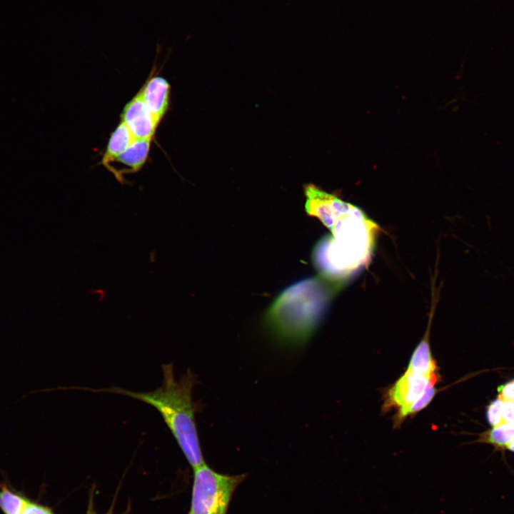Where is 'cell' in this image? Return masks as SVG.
<instances>
[{
    "label": "cell",
    "mask_w": 514,
    "mask_h": 514,
    "mask_svg": "<svg viewBox=\"0 0 514 514\" xmlns=\"http://www.w3.org/2000/svg\"><path fill=\"white\" fill-rule=\"evenodd\" d=\"M326 227L331 235L316 245L313 262L320 276L343 283L371 261L380 227L346 201Z\"/></svg>",
    "instance_id": "obj_1"
},
{
    "label": "cell",
    "mask_w": 514,
    "mask_h": 514,
    "mask_svg": "<svg viewBox=\"0 0 514 514\" xmlns=\"http://www.w3.org/2000/svg\"><path fill=\"white\" fill-rule=\"evenodd\" d=\"M163 384L152 391L135 392L113 386L107 388L68 387L94 393H110L131 397L147 403L159 413L188 463L196 468L205 463L196 424L195 415L201 405L192 398L198 380L190 369L178 381L174 377L172 363L163 364Z\"/></svg>",
    "instance_id": "obj_2"
},
{
    "label": "cell",
    "mask_w": 514,
    "mask_h": 514,
    "mask_svg": "<svg viewBox=\"0 0 514 514\" xmlns=\"http://www.w3.org/2000/svg\"><path fill=\"white\" fill-rule=\"evenodd\" d=\"M342 285L320 275L291 285L267 310L264 317L266 327L281 341L291 343L307 341Z\"/></svg>",
    "instance_id": "obj_3"
},
{
    "label": "cell",
    "mask_w": 514,
    "mask_h": 514,
    "mask_svg": "<svg viewBox=\"0 0 514 514\" xmlns=\"http://www.w3.org/2000/svg\"><path fill=\"white\" fill-rule=\"evenodd\" d=\"M246 478L218 473L205 463L194 468L188 514H227L235 490Z\"/></svg>",
    "instance_id": "obj_4"
},
{
    "label": "cell",
    "mask_w": 514,
    "mask_h": 514,
    "mask_svg": "<svg viewBox=\"0 0 514 514\" xmlns=\"http://www.w3.org/2000/svg\"><path fill=\"white\" fill-rule=\"evenodd\" d=\"M440 377L439 372L423 374L406 370L386 393L383 411L395 409L398 412L408 408L418 400L427 388L435 386Z\"/></svg>",
    "instance_id": "obj_5"
},
{
    "label": "cell",
    "mask_w": 514,
    "mask_h": 514,
    "mask_svg": "<svg viewBox=\"0 0 514 514\" xmlns=\"http://www.w3.org/2000/svg\"><path fill=\"white\" fill-rule=\"evenodd\" d=\"M123 121L136 139L152 138L157 126L139 92L126 105Z\"/></svg>",
    "instance_id": "obj_6"
},
{
    "label": "cell",
    "mask_w": 514,
    "mask_h": 514,
    "mask_svg": "<svg viewBox=\"0 0 514 514\" xmlns=\"http://www.w3.org/2000/svg\"><path fill=\"white\" fill-rule=\"evenodd\" d=\"M142 97L158 126L166 114L169 102L170 86L161 76L151 78L140 90Z\"/></svg>",
    "instance_id": "obj_7"
},
{
    "label": "cell",
    "mask_w": 514,
    "mask_h": 514,
    "mask_svg": "<svg viewBox=\"0 0 514 514\" xmlns=\"http://www.w3.org/2000/svg\"><path fill=\"white\" fill-rule=\"evenodd\" d=\"M436 304L435 296L433 298L429 322L423 339L415 348L410 359L407 370L423 374L439 372L436 362L432 356L429 343V333L432 318Z\"/></svg>",
    "instance_id": "obj_8"
},
{
    "label": "cell",
    "mask_w": 514,
    "mask_h": 514,
    "mask_svg": "<svg viewBox=\"0 0 514 514\" xmlns=\"http://www.w3.org/2000/svg\"><path fill=\"white\" fill-rule=\"evenodd\" d=\"M151 139H136L126 150L114 158L109 164H120L126 172L138 171L146 162Z\"/></svg>",
    "instance_id": "obj_9"
},
{
    "label": "cell",
    "mask_w": 514,
    "mask_h": 514,
    "mask_svg": "<svg viewBox=\"0 0 514 514\" xmlns=\"http://www.w3.org/2000/svg\"><path fill=\"white\" fill-rule=\"evenodd\" d=\"M135 140V137L126 124L121 121L110 137L102 158V163L106 166L114 158L126 150Z\"/></svg>",
    "instance_id": "obj_10"
},
{
    "label": "cell",
    "mask_w": 514,
    "mask_h": 514,
    "mask_svg": "<svg viewBox=\"0 0 514 514\" xmlns=\"http://www.w3.org/2000/svg\"><path fill=\"white\" fill-rule=\"evenodd\" d=\"M514 440V423H504L480 434L479 442L491 444L503 450Z\"/></svg>",
    "instance_id": "obj_11"
},
{
    "label": "cell",
    "mask_w": 514,
    "mask_h": 514,
    "mask_svg": "<svg viewBox=\"0 0 514 514\" xmlns=\"http://www.w3.org/2000/svg\"><path fill=\"white\" fill-rule=\"evenodd\" d=\"M28 500L27 498L6 485L1 487L0 508L4 514H22Z\"/></svg>",
    "instance_id": "obj_12"
},
{
    "label": "cell",
    "mask_w": 514,
    "mask_h": 514,
    "mask_svg": "<svg viewBox=\"0 0 514 514\" xmlns=\"http://www.w3.org/2000/svg\"><path fill=\"white\" fill-rule=\"evenodd\" d=\"M437 392L435 386H430L425 391L423 395L408 408L398 411L394 415L393 423L395 427H399L406 418L413 415L424 409L431 402Z\"/></svg>",
    "instance_id": "obj_13"
},
{
    "label": "cell",
    "mask_w": 514,
    "mask_h": 514,
    "mask_svg": "<svg viewBox=\"0 0 514 514\" xmlns=\"http://www.w3.org/2000/svg\"><path fill=\"white\" fill-rule=\"evenodd\" d=\"M504 400L498 396L495 400L491 401L486 408V418L488 423L495 427L503 423L502 418V408Z\"/></svg>",
    "instance_id": "obj_14"
},
{
    "label": "cell",
    "mask_w": 514,
    "mask_h": 514,
    "mask_svg": "<svg viewBox=\"0 0 514 514\" xmlns=\"http://www.w3.org/2000/svg\"><path fill=\"white\" fill-rule=\"evenodd\" d=\"M22 514H54L51 508L31 501L29 499Z\"/></svg>",
    "instance_id": "obj_15"
},
{
    "label": "cell",
    "mask_w": 514,
    "mask_h": 514,
    "mask_svg": "<svg viewBox=\"0 0 514 514\" xmlns=\"http://www.w3.org/2000/svg\"><path fill=\"white\" fill-rule=\"evenodd\" d=\"M498 396L504 401L514 402V379H512L498 388Z\"/></svg>",
    "instance_id": "obj_16"
},
{
    "label": "cell",
    "mask_w": 514,
    "mask_h": 514,
    "mask_svg": "<svg viewBox=\"0 0 514 514\" xmlns=\"http://www.w3.org/2000/svg\"><path fill=\"white\" fill-rule=\"evenodd\" d=\"M502 418L504 423H514V402L504 401L502 408Z\"/></svg>",
    "instance_id": "obj_17"
},
{
    "label": "cell",
    "mask_w": 514,
    "mask_h": 514,
    "mask_svg": "<svg viewBox=\"0 0 514 514\" xmlns=\"http://www.w3.org/2000/svg\"><path fill=\"white\" fill-rule=\"evenodd\" d=\"M505 448H507L508 450H509L511 452H514V440L513 441H511L510 443H509L507 445Z\"/></svg>",
    "instance_id": "obj_18"
},
{
    "label": "cell",
    "mask_w": 514,
    "mask_h": 514,
    "mask_svg": "<svg viewBox=\"0 0 514 514\" xmlns=\"http://www.w3.org/2000/svg\"><path fill=\"white\" fill-rule=\"evenodd\" d=\"M105 514H113V506Z\"/></svg>",
    "instance_id": "obj_19"
}]
</instances>
